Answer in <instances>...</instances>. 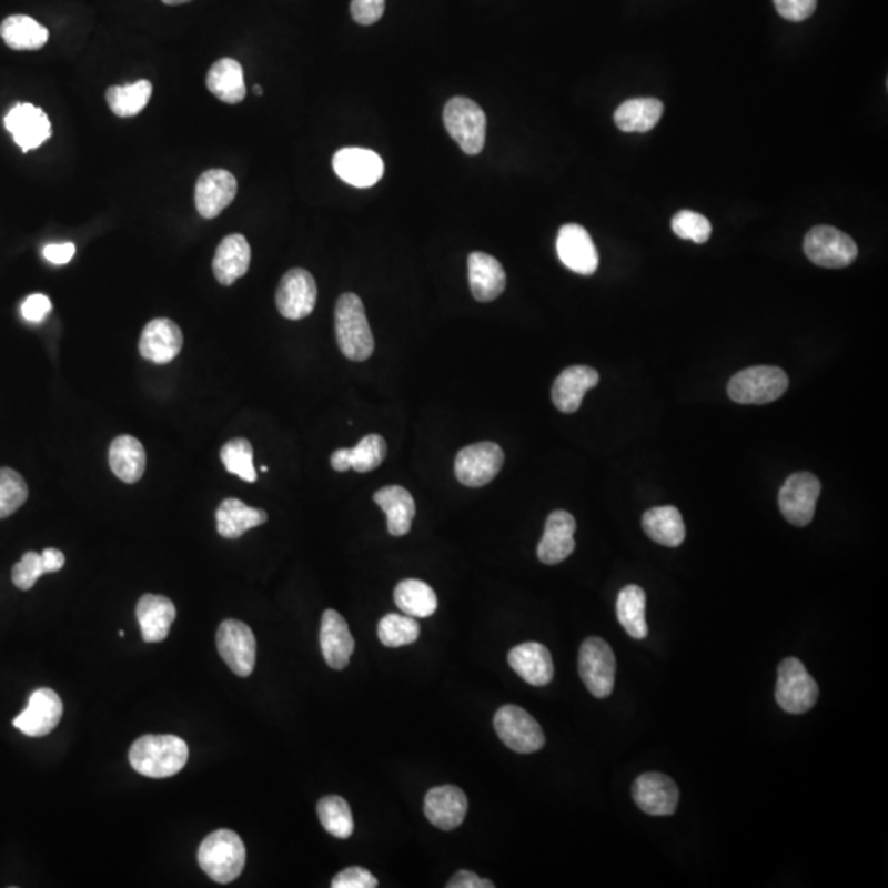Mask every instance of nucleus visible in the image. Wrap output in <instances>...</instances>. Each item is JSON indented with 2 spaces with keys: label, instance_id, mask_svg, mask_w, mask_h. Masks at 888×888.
Here are the masks:
<instances>
[{
  "label": "nucleus",
  "instance_id": "obj_1",
  "mask_svg": "<svg viewBox=\"0 0 888 888\" xmlns=\"http://www.w3.org/2000/svg\"><path fill=\"white\" fill-rule=\"evenodd\" d=\"M188 744L176 736H142L132 744L129 760L137 774L149 778H169L183 770Z\"/></svg>",
  "mask_w": 888,
  "mask_h": 888
},
{
  "label": "nucleus",
  "instance_id": "obj_2",
  "mask_svg": "<svg viewBox=\"0 0 888 888\" xmlns=\"http://www.w3.org/2000/svg\"><path fill=\"white\" fill-rule=\"evenodd\" d=\"M334 330L341 353L351 361H367L374 353V334L369 326L362 300L354 293H344L337 300Z\"/></svg>",
  "mask_w": 888,
  "mask_h": 888
},
{
  "label": "nucleus",
  "instance_id": "obj_3",
  "mask_svg": "<svg viewBox=\"0 0 888 888\" xmlns=\"http://www.w3.org/2000/svg\"><path fill=\"white\" fill-rule=\"evenodd\" d=\"M201 869L218 884L234 882L245 866V846L231 829L211 833L198 850Z\"/></svg>",
  "mask_w": 888,
  "mask_h": 888
},
{
  "label": "nucleus",
  "instance_id": "obj_4",
  "mask_svg": "<svg viewBox=\"0 0 888 888\" xmlns=\"http://www.w3.org/2000/svg\"><path fill=\"white\" fill-rule=\"evenodd\" d=\"M443 121L451 139L463 149L464 153L477 155L483 152L486 145L487 119L483 109L473 99L461 95L450 99L444 105Z\"/></svg>",
  "mask_w": 888,
  "mask_h": 888
},
{
  "label": "nucleus",
  "instance_id": "obj_5",
  "mask_svg": "<svg viewBox=\"0 0 888 888\" xmlns=\"http://www.w3.org/2000/svg\"><path fill=\"white\" fill-rule=\"evenodd\" d=\"M787 389L788 375L785 371L770 365H757L734 375L727 385V394L734 402L744 405H764L780 398Z\"/></svg>",
  "mask_w": 888,
  "mask_h": 888
},
{
  "label": "nucleus",
  "instance_id": "obj_6",
  "mask_svg": "<svg viewBox=\"0 0 888 888\" xmlns=\"http://www.w3.org/2000/svg\"><path fill=\"white\" fill-rule=\"evenodd\" d=\"M579 676L594 698H609L616 685V655L606 640L589 637L579 650Z\"/></svg>",
  "mask_w": 888,
  "mask_h": 888
},
{
  "label": "nucleus",
  "instance_id": "obj_7",
  "mask_svg": "<svg viewBox=\"0 0 888 888\" xmlns=\"http://www.w3.org/2000/svg\"><path fill=\"white\" fill-rule=\"evenodd\" d=\"M818 683L809 675L798 658H785L778 666L775 698L784 710L790 714L808 713L818 703Z\"/></svg>",
  "mask_w": 888,
  "mask_h": 888
},
{
  "label": "nucleus",
  "instance_id": "obj_8",
  "mask_svg": "<svg viewBox=\"0 0 888 888\" xmlns=\"http://www.w3.org/2000/svg\"><path fill=\"white\" fill-rule=\"evenodd\" d=\"M494 729L502 743L517 754H533L545 746L542 727L518 706H502L494 716Z\"/></svg>",
  "mask_w": 888,
  "mask_h": 888
},
{
  "label": "nucleus",
  "instance_id": "obj_9",
  "mask_svg": "<svg viewBox=\"0 0 888 888\" xmlns=\"http://www.w3.org/2000/svg\"><path fill=\"white\" fill-rule=\"evenodd\" d=\"M216 644L222 660L231 672L242 678L252 675L255 668L258 642L248 624L235 619L222 622L218 628Z\"/></svg>",
  "mask_w": 888,
  "mask_h": 888
},
{
  "label": "nucleus",
  "instance_id": "obj_10",
  "mask_svg": "<svg viewBox=\"0 0 888 888\" xmlns=\"http://www.w3.org/2000/svg\"><path fill=\"white\" fill-rule=\"evenodd\" d=\"M504 451L498 444L484 442L470 444L457 453L454 473L466 487L487 486L504 466Z\"/></svg>",
  "mask_w": 888,
  "mask_h": 888
},
{
  "label": "nucleus",
  "instance_id": "obj_11",
  "mask_svg": "<svg viewBox=\"0 0 888 888\" xmlns=\"http://www.w3.org/2000/svg\"><path fill=\"white\" fill-rule=\"evenodd\" d=\"M805 254L813 264L825 269H842L856 261V242L831 225L813 228L805 238Z\"/></svg>",
  "mask_w": 888,
  "mask_h": 888
},
{
  "label": "nucleus",
  "instance_id": "obj_12",
  "mask_svg": "<svg viewBox=\"0 0 888 888\" xmlns=\"http://www.w3.org/2000/svg\"><path fill=\"white\" fill-rule=\"evenodd\" d=\"M821 483L809 473H797L785 481L778 495L781 514L795 527H806L815 517Z\"/></svg>",
  "mask_w": 888,
  "mask_h": 888
},
{
  "label": "nucleus",
  "instance_id": "obj_13",
  "mask_svg": "<svg viewBox=\"0 0 888 888\" xmlns=\"http://www.w3.org/2000/svg\"><path fill=\"white\" fill-rule=\"evenodd\" d=\"M317 286L313 275L305 269H292L280 280L276 290V309L286 320H303L316 306Z\"/></svg>",
  "mask_w": 888,
  "mask_h": 888
},
{
  "label": "nucleus",
  "instance_id": "obj_14",
  "mask_svg": "<svg viewBox=\"0 0 888 888\" xmlns=\"http://www.w3.org/2000/svg\"><path fill=\"white\" fill-rule=\"evenodd\" d=\"M63 717V702L50 688L32 693L29 706L13 719V726L29 737L48 736Z\"/></svg>",
  "mask_w": 888,
  "mask_h": 888
},
{
  "label": "nucleus",
  "instance_id": "obj_15",
  "mask_svg": "<svg viewBox=\"0 0 888 888\" xmlns=\"http://www.w3.org/2000/svg\"><path fill=\"white\" fill-rule=\"evenodd\" d=\"M336 175L355 188H371L384 176V160L374 150L347 147L333 157Z\"/></svg>",
  "mask_w": 888,
  "mask_h": 888
},
{
  "label": "nucleus",
  "instance_id": "obj_16",
  "mask_svg": "<svg viewBox=\"0 0 888 888\" xmlns=\"http://www.w3.org/2000/svg\"><path fill=\"white\" fill-rule=\"evenodd\" d=\"M238 194V180L228 170H208L198 178L196 203L198 213L204 220H214L234 201Z\"/></svg>",
  "mask_w": 888,
  "mask_h": 888
},
{
  "label": "nucleus",
  "instance_id": "obj_17",
  "mask_svg": "<svg viewBox=\"0 0 888 888\" xmlns=\"http://www.w3.org/2000/svg\"><path fill=\"white\" fill-rule=\"evenodd\" d=\"M559 261L579 275H593L599 266V254L589 232L579 224H566L556 239Z\"/></svg>",
  "mask_w": 888,
  "mask_h": 888
},
{
  "label": "nucleus",
  "instance_id": "obj_18",
  "mask_svg": "<svg viewBox=\"0 0 888 888\" xmlns=\"http://www.w3.org/2000/svg\"><path fill=\"white\" fill-rule=\"evenodd\" d=\"M632 797L638 808L647 815L669 816L678 808L679 790L672 778L650 771L635 780Z\"/></svg>",
  "mask_w": 888,
  "mask_h": 888
},
{
  "label": "nucleus",
  "instance_id": "obj_19",
  "mask_svg": "<svg viewBox=\"0 0 888 888\" xmlns=\"http://www.w3.org/2000/svg\"><path fill=\"white\" fill-rule=\"evenodd\" d=\"M7 131L12 133L17 145L23 153L39 149L51 137V124L48 115L37 105L23 102L13 105L3 119Z\"/></svg>",
  "mask_w": 888,
  "mask_h": 888
},
{
  "label": "nucleus",
  "instance_id": "obj_20",
  "mask_svg": "<svg viewBox=\"0 0 888 888\" xmlns=\"http://www.w3.org/2000/svg\"><path fill=\"white\" fill-rule=\"evenodd\" d=\"M575 532L576 521L569 512L555 511L549 514L542 542L536 549L539 562L545 565H558L572 556L576 548Z\"/></svg>",
  "mask_w": 888,
  "mask_h": 888
},
{
  "label": "nucleus",
  "instance_id": "obj_21",
  "mask_svg": "<svg viewBox=\"0 0 888 888\" xmlns=\"http://www.w3.org/2000/svg\"><path fill=\"white\" fill-rule=\"evenodd\" d=\"M183 347V333L175 321L169 317H157L143 327L139 351L147 361L155 364H169Z\"/></svg>",
  "mask_w": 888,
  "mask_h": 888
},
{
  "label": "nucleus",
  "instance_id": "obj_22",
  "mask_svg": "<svg viewBox=\"0 0 888 888\" xmlns=\"http://www.w3.org/2000/svg\"><path fill=\"white\" fill-rule=\"evenodd\" d=\"M320 644L324 660L331 668L343 669L350 665L355 642L346 619L336 610L330 609L323 614Z\"/></svg>",
  "mask_w": 888,
  "mask_h": 888
},
{
  "label": "nucleus",
  "instance_id": "obj_23",
  "mask_svg": "<svg viewBox=\"0 0 888 888\" xmlns=\"http://www.w3.org/2000/svg\"><path fill=\"white\" fill-rule=\"evenodd\" d=\"M467 815V797L453 785L435 787L426 794L425 816L433 826L451 831L463 825Z\"/></svg>",
  "mask_w": 888,
  "mask_h": 888
},
{
  "label": "nucleus",
  "instance_id": "obj_24",
  "mask_svg": "<svg viewBox=\"0 0 888 888\" xmlns=\"http://www.w3.org/2000/svg\"><path fill=\"white\" fill-rule=\"evenodd\" d=\"M599 384V372L587 365H572L556 379L552 398L556 408L563 413H575L583 403L584 395Z\"/></svg>",
  "mask_w": 888,
  "mask_h": 888
},
{
  "label": "nucleus",
  "instance_id": "obj_25",
  "mask_svg": "<svg viewBox=\"0 0 888 888\" xmlns=\"http://www.w3.org/2000/svg\"><path fill=\"white\" fill-rule=\"evenodd\" d=\"M508 665L532 686L548 685L555 676L552 654L538 642H527L512 648L508 654Z\"/></svg>",
  "mask_w": 888,
  "mask_h": 888
},
{
  "label": "nucleus",
  "instance_id": "obj_26",
  "mask_svg": "<svg viewBox=\"0 0 888 888\" xmlns=\"http://www.w3.org/2000/svg\"><path fill=\"white\" fill-rule=\"evenodd\" d=\"M137 619L142 630L143 642L157 644L170 634V627L176 619L175 604L165 596L145 594L137 603Z\"/></svg>",
  "mask_w": 888,
  "mask_h": 888
},
{
  "label": "nucleus",
  "instance_id": "obj_27",
  "mask_svg": "<svg viewBox=\"0 0 888 888\" xmlns=\"http://www.w3.org/2000/svg\"><path fill=\"white\" fill-rule=\"evenodd\" d=\"M470 286L477 302H492L504 293L507 275L497 259L484 252H473L467 259Z\"/></svg>",
  "mask_w": 888,
  "mask_h": 888
},
{
  "label": "nucleus",
  "instance_id": "obj_28",
  "mask_svg": "<svg viewBox=\"0 0 888 888\" xmlns=\"http://www.w3.org/2000/svg\"><path fill=\"white\" fill-rule=\"evenodd\" d=\"M387 456V443L382 436L367 435L357 443V446L341 447L331 454V466L337 473L354 470L357 473H371L381 466Z\"/></svg>",
  "mask_w": 888,
  "mask_h": 888
},
{
  "label": "nucleus",
  "instance_id": "obj_29",
  "mask_svg": "<svg viewBox=\"0 0 888 888\" xmlns=\"http://www.w3.org/2000/svg\"><path fill=\"white\" fill-rule=\"evenodd\" d=\"M251 265V245L242 234H231L218 245L213 272L221 285H232L248 273Z\"/></svg>",
  "mask_w": 888,
  "mask_h": 888
},
{
  "label": "nucleus",
  "instance_id": "obj_30",
  "mask_svg": "<svg viewBox=\"0 0 888 888\" xmlns=\"http://www.w3.org/2000/svg\"><path fill=\"white\" fill-rule=\"evenodd\" d=\"M269 518L262 508L249 507L239 498H225L216 511L218 533L222 538L238 539L245 532L261 527Z\"/></svg>",
  "mask_w": 888,
  "mask_h": 888
},
{
  "label": "nucleus",
  "instance_id": "obj_31",
  "mask_svg": "<svg viewBox=\"0 0 888 888\" xmlns=\"http://www.w3.org/2000/svg\"><path fill=\"white\" fill-rule=\"evenodd\" d=\"M374 502L387 515V528L391 535L403 536L412 531L416 507L412 494L405 487H382L375 492Z\"/></svg>",
  "mask_w": 888,
  "mask_h": 888
},
{
  "label": "nucleus",
  "instance_id": "obj_32",
  "mask_svg": "<svg viewBox=\"0 0 888 888\" xmlns=\"http://www.w3.org/2000/svg\"><path fill=\"white\" fill-rule=\"evenodd\" d=\"M109 466L125 484L137 483L145 473L147 454L143 444L131 435L118 436L109 446Z\"/></svg>",
  "mask_w": 888,
  "mask_h": 888
},
{
  "label": "nucleus",
  "instance_id": "obj_33",
  "mask_svg": "<svg viewBox=\"0 0 888 888\" xmlns=\"http://www.w3.org/2000/svg\"><path fill=\"white\" fill-rule=\"evenodd\" d=\"M644 532L658 545L676 548L685 542L686 527L678 508L672 505L645 512L642 518Z\"/></svg>",
  "mask_w": 888,
  "mask_h": 888
},
{
  "label": "nucleus",
  "instance_id": "obj_34",
  "mask_svg": "<svg viewBox=\"0 0 888 888\" xmlns=\"http://www.w3.org/2000/svg\"><path fill=\"white\" fill-rule=\"evenodd\" d=\"M206 87L228 104H239L245 98L244 70L239 61L222 58L211 67L206 78Z\"/></svg>",
  "mask_w": 888,
  "mask_h": 888
},
{
  "label": "nucleus",
  "instance_id": "obj_35",
  "mask_svg": "<svg viewBox=\"0 0 888 888\" xmlns=\"http://www.w3.org/2000/svg\"><path fill=\"white\" fill-rule=\"evenodd\" d=\"M662 115L664 104L658 99H628L617 108L614 121L622 132H648L658 124Z\"/></svg>",
  "mask_w": 888,
  "mask_h": 888
},
{
  "label": "nucleus",
  "instance_id": "obj_36",
  "mask_svg": "<svg viewBox=\"0 0 888 888\" xmlns=\"http://www.w3.org/2000/svg\"><path fill=\"white\" fill-rule=\"evenodd\" d=\"M0 37L12 50L33 51L47 44L50 32L32 17L10 16L0 23Z\"/></svg>",
  "mask_w": 888,
  "mask_h": 888
},
{
  "label": "nucleus",
  "instance_id": "obj_37",
  "mask_svg": "<svg viewBox=\"0 0 888 888\" xmlns=\"http://www.w3.org/2000/svg\"><path fill=\"white\" fill-rule=\"evenodd\" d=\"M395 604L406 616L426 619L438 609V597L430 584L420 579H403L394 593Z\"/></svg>",
  "mask_w": 888,
  "mask_h": 888
},
{
  "label": "nucleus",
  "instance_id": "obj_38",
  "mask_svg": "<svg viewBox=\"0 0 888 888\" xmlns=\"http://www.w3.org/2000/svg\"><path fill=\"white\" fill-rule=\"evenodd\" d=\"M617 619L622 627L635 640H644L648 635L647 619V596L640 586H625L617 597L616 604Z\"/></svg>",
  "mask_w": 888,
  "mask_h": 888
},
{
  "label": "nucleus",
  "instance_id": "obj_39",
  "mask_svg": "<svg viewBox=\"0 0 888 888\" xmlns=\"http://www.w3.org/2000/svg\"><path fill=\"white\" fill-rule=\"evenodd\" d=\"M153 87L150 81L140 80L128 87H111L105 92L109 109L118 118H133L140 114L152 98Z\"/></svg>",
  "mask_w": 888,
  "mask_h": 888
},
{
  "label": "nucleus",
  "instance_id": "obj_40",
  "mask_svg": "<svg viewBox=\"0 0 888 888\" xmlns=\"http://www.w3.org/2000/svg\"><path fill=\"white\" fill-rule=\"evenodd\" d=\"M317 818L323 828L337 839H347L354 833V818L350 803L337 795H330L317 803Z\"/></svg>",
  "mask_w": 888,
  "mask_h": 888
},
{
  "label": "nucleus",
  "instance_id": "obj_41",
  "mask_svg": "<svg viewBox=\"0 0 888 888\" xmlns=\"http://www.w3.org/2000/svg\"><path fill=\"white\" fill-rule=\"evenodd\" d=\"M377 635L382 645L389 648L412 645L418 640L420 624L406 614H387L379 622Z\"/></svg>",
  "mask_w": 888,
  "mask_h": 888
},
{
  "label": "nucleus",
  "instance_id": "obj_42",
  "mask_svg": "<svg viewBox=\"0 0 888 888\" xmlns=\"http://www.w3.org/2000/svg\"><path fill=\"white\" fill-rule=\"evenodd\" d=\"M221 461L229 474H235L245 483L258 481L254 467V447L245 438H234L222 446Z\"/></svg>",
  "mask_w": 888,
  "mask_h": 888
},
{
  "label": "nucleus",
  "instance_id": "obj_43",
  "mask_svg": "<svg viewBox=\"0 0 888 888\" xmlns=\"http://www.w3.org/2000/svg\"><path fill=\"white\" fill-rule=\"evenodd\" d=\"M29 498V486L17 471L0 467V521L16 514Z\"/></svg>",
  "mask_w": 888,
  "mask_h": 888
},
{
  "label": "nucleus",
  "instance_id": "obj_44",
  "mask_svg": "<svg viewBox=\"0 0 888 888\" xmlns=\"http://www.w3.org/2000/svg\"><path fill=\"white\" fill-rule=\"evenodd\" d=\"M672 228L678 238L688 239V241L696 242V244L708 242L710 232H713L708 218L688 210L679 211L678 214H675Z\"/></svg>",
  "mask_w": 888,
  "mask_h": 888
},
{
  "label": "nucleus",
  "instance_id": "obj_45",
  "mask_svg": "<svg viewBox=\"0 0 888 888\" xmlns=\"http://www.w3.org/2000/svg\"><path fill=\"white\" fill-rule=\"evenodd\" d=\"M47 575L42 553L29 552L13 566L12 581L19 589L29 591L40 576Z\"/></svg>",
  "mask_w": 888,
  "mask_h": 888
},
{
  "label": "nucleus",
  "instance_id": "obj_46",
  "mask_svg": "<svg viewBox=\"0 0 888 888\" xmlns=\"http://www.w3.org/2000/svg\"><path fill=\"white\" fill-rule=\"evenodd\" d=\"M377 886L379 880L362 867H347L331 882L333 888H375Z\"/></svg>",
  "mask_w": 888,
  "mask_h": 888
},
{
  "label": "nucleus",
  "instance_id": "obj_47",
  "mask_svg": "<svg viewBox=\"0 0 888 888\" xmlns=\"http://www.w3.org/2000/svg\"><path fill=\"white\" fill-rule=\"evenodd\" d=\"M775 9L790 22H803L815 13L818 0H774Z\"/></svg>",
  "mask_w": 888,
  "mask_h": 888
},
{
  "label": "nucleus",
  "instance_id": "obj_48",
  "mask_svg": "<svg viewBox=\"0 0 888 888\" xmlns=\"http://www.w3.org/2000/svg\"><path fill=\"white\" fill-rule=\"evenodd\" d=\"M385 12V0H353L351 16L361 26L379 22Z\"/></svg>",
  "mask_w": 888,
  "mask_h": 888
},
{
  "label": "nucleus",
  "instance_id": "obj_49",
  "mask_svg": "<svg viewBox=\"0 0 888 888\" xmlns=\"http://www.w3.org/2000/svg\"><path fill=\"white\" fill-rule=\"evenodd\" d=\"M22 316L26 317L27 321L30 323H42L44 317L50 314L51 311V302L47 295H42V293H36V295H30L26 302L22 303Z\"/></svg>",
  "mask_w": 888,
  "mask_h": 888
},
{
  "label": "nucleus",
  "instance_id": "obj_50",
  "mask_svg": "<svg viewBox=\"0 0 888 888\" xmlns=\"http://www.w3.org/2000/svg\"><path fill=\"white\" fill-rule=\"evenodd\" d=\"M77 254V248L73 242H64V244H50L43 249L44 259L54 265H64L71 261Z\"/></svg>",
  "mask_w": 888,
  "mask_h": 888
},
{
  "label": "nucleus",
  "instance_id": "obj_51",
  "mask_svg": "<svg viewBox=\"0 0 888 888\" xmlns=\"http://www.w3.org/2000/svg\"><path fill=\"white\" fill-rule=\"evenodd\" d=\"M447 888H494V884L491 880L481 879L477 874L471 872V870H460V872L454 874L451 877L450 882H447Z\"/></svg>",
  "mask_w": 888,
  "mask_h": 888
},
{
  "label": "nucleus",
  "instance_id": "obj_52",
  "mask_svg": "<svg viewBox=\"0 0 888 888\" xmlns=\"http://www.w3.org/2000/svg\"><path fill=\"white\" fill-rule=\"evenodd\" d=\"M42 558L44 568H47V575L48 573L60 572V569L64 566V555L60 552V549L47 548L42 553Z\"/></svg>",
  "mask_w": 888,
  "mask_h": 888
},
{
  "label": "nucleus",
  "instance_id": "obj_53",
  "mask_svg": "<svg viewBox=\"0 0 888 888\" xmlns=\"http://www.w3.org/2000/svg\"><path fill=\"white\" fill-rule=\"evenodd\" d=\"M167 6H181V3L190 2V0H162Z\"/></svg>",
  "mask_w": 888,
  "mask_h": 888
},
{
  "label": "nucleus",
  "instance_id": "obj_54",
  "mask_svg": "<svg viewBox=\"0 0 888 888\" xmlns=\"http://www.w3.org/2000/svg\"><path fill=\"white\" fill-rule=\"evenodd\" d=\"M254 92H255V94H258V95H262V94H264V89H262V88H261V87H259V84H258V87H254Z\"/></svg>",
  "mask_w": 888,
  "mask_h": 888
},
{
  "label": "nucleus",
  "instance_id": "obj_55",
  "mask_svg": "<svg viewBox=\"0 0 888 888\" xmlns=\"http://www.w3.org/2000/svg\"><path fill=\"white\" fill-rule=\"evenodd\" d=\"M261 471H262V473H266V471H269V470H266V466H262Z\"/></svg>",
  "mask_w": 888,
  "mask_h": 888
}]
</instances>
